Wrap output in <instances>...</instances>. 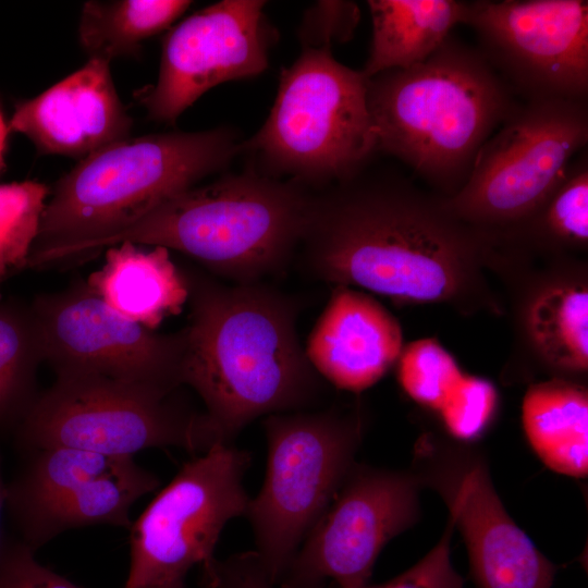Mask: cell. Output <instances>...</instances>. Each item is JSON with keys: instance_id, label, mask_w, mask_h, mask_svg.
Instances as JSON below:
<instances>
[{"instance_id": "836d02e7", "label": "cell", "mask_w": 588, "mask_h": 588, "mask_svg": "<svg viewBox=\"0 0 588 588\" xmlns=\"http://www.w3.org/2000/svg\"><path fill=\"white\" fill-rule=\"evenodd\" d=\"M5 483L2 478V469H1V454H0V548L2 544L3 539L1 538V523H2V514L3 509L5 507Z\"/></svg>"}, {"instance_id": "30bf717a", "label": "cell", "mask_w": 588, "mask_h": 588, "mask_svg": "<svg viewBox=\"0 0 588 588\" xmlns=\"http://www.w3.org/2000/svg\"><path fill=\"white\" fill-rule=\"evenodd\" d=\"M252 454L215 443L183 464L130 527V571L123 588H154L185 578L201 566L208 574L225 525L245 516L250 497L243 480Z\"/></svg>"}, {"instance_id": "8fae6325", "label": "cell", "mask_w": 588, "mask_h": 588, "mask_svg": "<svg viewBox=\"0 0 588 588\" xmlns=\"http://www.w3.org/2000/svg\"><path fill=\"white\" fill-rule=\"evenodd\" d=\"M421 479L354 464L282 573L281 588H358L383 547L419 514Z\"/></svg>"}, {"instance_id": "1f68e13d", "label": "cell", "mask_w": 588, "mask_h": 588, "mask_svg": "<svg viewBox=\"0 0 588 588\" xmlns=\"http://www.w3.org/2000/svg\"><path fill=\"white\" fill-rule=\"evenodd\" d=\"M205 588H273L271 580L258 554L246 551L217 560L211 572L201 577Z\"/></svg>"}, {"instance_id": "d6a6232c", "label": "cell", "mask_w": 588, "mask_h": 588, "mask_svg": "<svg viewBox=\"0 0 588 588\" xmlns=\"http://www.w3.org/2000/svg\"><path fill=\"white\" fill-rule=\"evenodd\" d=\"M9 133L8 124L5 123L0 111V172L2 171L4 164V151Z\"/></svg>"}, {"instance_id": "2e32d148", "label": "cell", "mask_w": 588, "mask_h": 588, "mask_svg": "<svg viewBox=\"0 0 588 588\" xmlns=\"http://www.w3.org/2000/svg\"><path fill=\"white\" fill-rule=\"evenodd\" d=\"M427 480L461 530L479 588H551L554 565L507 514L483 460L450 457Z\"/></svg>"}, {"instance_id": "7a4b0ae2", "label": "cell", "mask_w": 588, "mask_h": 588, "mask_svg": "<svg viewBox=\"0 0 588 588\" xmlns=\"http://www.w3.org/2000/svg\"><path fill=\"white\" fill-rule=\"evenodd\" d=\"M183 271L191 313L182 382L201 399L218 442L231 444L259 417L318 408L326 381L298 339L302 303L264 282Z\"/></svg>"}, {"instance_id": "9c48e42d", "label": "cell", "mask_w": 588, "mask_h": 588, "mask_svg": "<svg viewBox=\"0 0 588 588\" xmlns=\"http://www.w3.org/2000/svg\"><path fill=\"white\" fill-rule=\"evenodd\" d=\"M587 142V101L526 100L480 148L468 180L445 204L498 245L547 200Z\"/></svg>"}, {"instance_id": "83f0119b", "label": "cell", "mask_w": 588, "mask_h": 588, "mask_svg": "<svg viewBox=\"0 0 588 588\" xmlns=\"http://www.w3.org/2000/svg\"><path fill=\"white\" fill-rule=\"evenodd\" d=\"M464 375L453 356L434 339H421L403 347L397 378L417 403L441 409Z\"/></svg>"}, {"instance_id": "cb8c5ba5", "label": "cell", "mask_w": 588, "mask_h": 588, "mask_svg": "<svg viewBox=\"0 0 588 588\" xmlns=\"http://www.w3.org/2000/svg\"><path fill=\"white\" fill-rule=\"evenodd\" d=\"M184 0H113L84 3L78 39L89 59L135 56L144 40L168 28L191 5Z\"/></svg>"}, {"instance_id": "4dcf8cb0", "label": "cell", "mask_w": 588, "mask_h": 588, "mask_svg": "<svg viewBox=\"0 0 588 588\" xmlns=\"http://www.w3.org/2000/svg\"><path fill=\"white\" fill-rule=\"evenodd\" d=\"M22 540L7 539L0 548V588H81L40 564Z\"/></svg>"}, {"instance_id": "d6986e66", "label": "cell", "mask_w": 588, "mask_h": 588, "mask_svg": "<svg viewBox=\"0 0 588 588\" xmlns=\"http://www.w3.org/2000/svg\"><path fill=\"white\" fill-rule=\"evenodd\" d=\"M86 283L114 313L154 331L181 313L189 295L184 271L169 249L133 242L107 247L105 264Z\"/></svg>"}, {"instance_id": "44dd1931", "label": "cell", "mask_w": 588, "mask_h": 588, "mask_svg": "<svg viewBox=\"0 0 588 588\" xmlns=\"http://www.w3.org/2000/svg\"><path fill=\"white\" fill-rule=\"evenodd\" d=\"M527 440L552 470L583 478L588 473V391L562 378L532 383L522 405Z\"/></svg>"}, {"instance_id": "ac0fdd59", "label": "cell", "mask_w": 588, "mask_h": 588, "mask_svg": "<svg viewBox=\"0 0 588 588\" xmlns=\"http://www.w3.org/2000/svg\"><path fill=\"white\" fill-rule=\"evenodd\" d=\"M402 350L401 324L382 304L363 291L335 285L305 353L326 382L360 393L397 363Z\"/></svg>"}, {"instance_id": "f1b7e54d", "label": "cell", "mask_w": 588, "mask_h": 588, "mask_svg": "<svg viewBox=\"0 0 588 588\" xmlns=\"http://www.w3.org/2000/svg\"><path fill=\"white\" fill-rule=\"evenodd\" d=\"M497 400L489 381L463 376L440 409L448 430L458 439L477 437L493 416Z\"/></svg>"}, {"instance_id": "52a82bcc", "label": "cell", "mask_w": 588, "mask_h": 588, "mask_svg": "<svg viewBox=\"0 0 588 588\" xmlns=\"http://www.w3.org/2000/svg\"><path fill=\"white\" fill-rule=\"evenodd\" d=\"M17 424L19 443L29 451L73 448L113 457H134L154 448L203 454L218 442L205 412L179 390L85 372H57Z\"/></svg>"}, {"instance_id": "7402d4cb", "label": "cell", "mask_w": 588, "mask_h": 588, "mask_svg": "<svg viewBox=\"0 0 588 588\" xmlns=\"http://www.w3.org/2000/svg\"><path fill=\"white\" fill-rule=\"evenodd\" d=\"M370 52L363 74L407 69L427 60L464 23L466 1L369 0Z\"/></svg>"}, {"instance_id": "7c38bea8", "label": "cell", "mask_w": 588, "mask_h": 588, "mask_svg": "<svg viewBox=\"0 0 588 588\" xmlns=\"http://www.w3.org/2000/svg\"><path fill=\"white\" fill-rule=\"evenodd\" d=\"M30 310L42 359L56 373H94L168 391L183 385L184 329L161 334L127 320L86 281L38 296Z\"/></svg>"}, {"instance_id": "e575fe53", "label": "cell", "mask_w": 588, "mask_h": 588, "mask_svg": "<svg viewBox=\"0 0 588 588\" xmlns=\"http://www.w3.org/2000/svg\"><path fill=\"white\" fill-rule=\"evenodd\" d=\"M184 579L185 578H179V579L162 584L154 588H184L185 587Z\"/></svg>"}, {"instance_id": "5b68a950", "label": "cell", "mask_w": 588, "mask_h": 588, "mask_svg": "<svg viewBox=\"0 0 588 588\" xmlns=\"http://www.w3.org/2000/svg\"><path fill=\"white\" fill-rule=\"evenodd\" d=\"M313 193L255 169L168 198L95 253L121 242L187 255L231 283L282 273L299 249Z\"/></svg>"}, {"instance_id": "3957f363", "label": "cell", "mask_w": 588, "mask_h": 588, "mask_svg": "<svg viewBox=\"0 0 588 588\" xmlns=\"http://www.w3.org/2000/svg\"><path fill=\"white\" fill-rule=\"evenodd\" d=\"M514 95L480 50L451 35L424 62L367 78L378 150L446 198L464 186L480 148L518 107Z\"/></svg>"}, {"instance_id": "d4e9b609", "label": "cell", "mask_w": 588, "mask_h": 588, "mask_svg": "<svg viewBox=\"0 0 588 588\" xmlns=\"http://www.w3.org/2000/svg\"><path fill=\"white\" fill-rule=\"evenodd\" d=\"M30 452L32 458L5 486V506L12 519L69 489L114 473L134 458L60 446Z\"/></svg>"}, {"instance_id": "ffe728a7", "label": "cell", "mask_w": 588, "mask_h": 588, "mask_svg": "<svg viewBox=\"0 0 588 588\" xmlns=\"http://www.w3.org/2000/svg\"><path fill=\"white\" fill-rule=\"evenodd\" d=\"M159 485L154 473L132 458L121 469L69 489L13 522L21 540L35 551L71 529L97 525L130 529L133 504Z\"/></svg>"}, {"instance_id": "9a60e30c", "label": "cell", "mask_w": 588, "mask_h": 588, "mask_svg": "<svg viewBox=\"0 0 588 588\" xmlns=\"http://www.w3.org/2000/svg\"><path fill=\"white\" fill-rule=\"evenodd\" d=\"M265 1L223 0L175 25L162 41L157 83L135 94L150 119H176L210 88L268 66Z\"/></svg>"}, {"instance_id": "4fadbf2b", "label": "cell", "mask_w": 588, "mask_h": 588, "mask_svg": "<svg viewBox=\"0 0 588 588\" xmlns=\"http://www.w3.org/2000/svg\"><path fill=\"white\" fill-rule=\"evenodd\" d=\"M464 23L515 94L587 101L586 0L466 1Z\"/></svg>"}, {"instance_id": "ba28073f", "label": "cell", "mask_w": 588, "mask_h": 588, "mask_svg": "<svg viewBox=\"0 0 588 588\" xmlns=\"http://www.w3.org/2000/svg\"><path fill=\"white\" fill-rule=\"evenodd\" d=\"M262 427L266 475L245 517L253 530L254 551L278 585L354 466L364 421L356 409L328 407L268 415Z\"/></svg>"}, {"instance_id": "484cf974", "label": "cell", "mask_w": 588, "mask_h": 588, "mask_svg": "<svg viewBox=\"0 0 588 588\" xmlns=\"http://www.w3.org/2000/svg\"><path fill=\"white\" fill-rule=\"evenodd\" d=\"M41 360L30 307L0 296V428L17 426L36 399L35 373Z\"/></svg>"}, {"instance_id": "f546056e", "label": "cell", "mask_w": 588, "mask_h": 588, "mask_svg": "<svg viewBox=\"0 0 588 588\" xmlns=\"http://www.w3.org/2000/svg\"><path fill=\"white\" fill-rule=\"evenodd\" d=\"M454 527L450 518L439 542L418 563L401 575L381 585L367 584L358 588H463V578L452 566L450 556Z\"/></svg>"}, {"instance_id": "277c9868", "label": "cell", "mask_w": 588, "mask_h": 588, "mask_svg": "<svg viewBox=\"0 0 588 588\" xmlns=\"http://www.w3.org/2000/svg\"><path fill=\"white\" fill-rule=\"evenodd\" d=\"M241 152L229 128L128 137L79 162L50 191L27 268L83 259Z\"/></svg>"}, {"instance_id": "6da1fadb", "label": "cell", "mask_w": 588, "mask_h": 588, "mask_svg": "<svg viewBox=\"0 0 588 588\" xmlns=\"http://www.w3.org/2000/svg\"><path fill=\"white\" fill-rule=\"evenodd\" d=\"M299 249L309 275L332 286L362 287L397 306L505 313L488 280L498 246L443 196L404 177L360 172L313 193Z\"/></svg>"}, {"instance_id": "603a6c76", "label": "cell", "mask_w": 588, "mask_h": 588, "mask_svg": "<svg viewBox=\"0 0 588 588\" xmlns=\"http://www.w3.org/2000/svg\"><path fill=\"white\" fill-rule=\"evenodd\" d=\"M499 247L535 257L577 256L588 248V159L572 162L563 180L527 219L507 232Z\"/></svg>"}, {"instance_id": "4316f807", "label": "cell", "mask_w": 588, "mask_h": 588, "mask_svg": "<svg viewBox=\"0 0 588 588\" xmlns=\"http://www.w3.org/2000/svg\"><path fill=\"white\" fill-rule=\"evenodd\" d=\"M49 195L35 181L0 184V283L27 268Z\"/></svg>"}, {"instance_id": "5bb4252c", "label": "cell", "mask_w": 588, "mask_h": 588, "mask_svg": "<svg viewBox=\"0 0 588 588\" xmlns=\"http://www.w3.org/2000/svg\"><path fill=\"white\" fill-rule=\"evenodd\" d=\"M491 272L507 287L514 329L509 366L581 381L588 371V268L577 256L535 262L500 248Z\"/></svg>"}, {"instance_id": "e0dca14e", "label": "cell", "mask_w": 588, "mask_h": 588, "mask_svg": "<svg viewBox=\"0 0 588 588\" xmlns=\"http://www.w3.org/2000/svg\"><path fill=\"white\" fill-rule=\"evenodd\" d=\"M132 124L110 62L89 59L40 95L21 101L8 128L25 135L42 154L84 159L128 138Z\"/></svg>"}, {"instance_id": "8992f818", "label": "cell", "mask_w": 588, "mask_h": 588, "mask_svg": "<svg viewBox=\"0 0 588 588\" xmlns=\"http://www.w3.org/2000/svg\"><path fill=\"white\" fill-rule=\"evenodd\" d=\"M377 150L367 77L338 62L328 46L306 47L282 70L266 122L241 143L260 173L289 175L305 188L357 175Z\"/></svg>"}]
</instances>
